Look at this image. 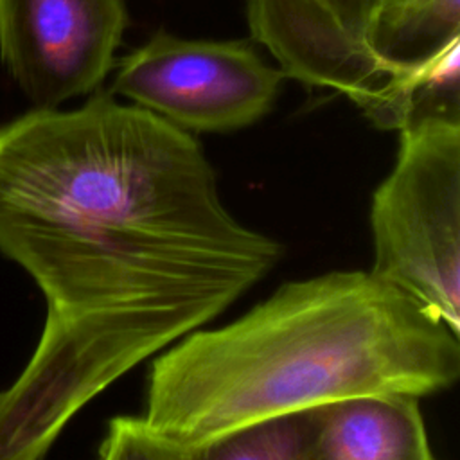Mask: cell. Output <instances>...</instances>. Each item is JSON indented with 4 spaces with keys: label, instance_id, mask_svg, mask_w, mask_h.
Here are the masks:
<instances>
[{
    "label": "cell",
    "instance_id": "obj_1",
    "mask_svg": "<svg viewBox=\"0 0 460 460\" xmlns=\"http://www.w3.org/2000/svg\"><path fill=\"white\" fill-rule=\"evenodd\" d=\"M0 252L47 300L45 358L169 347L279 262L239 223L192 133L97 93L0 126Z\"/></svg>",
    "mask_w": 460,
    "mask_h": 460
},
{
    "label": "cell",
    "instance_id": "obj_2",
    "mask_svg": "<svg viewBox=\"0 0 460 460\" xmlns=\"http://www.w3.org/2000/svg\"><path fill=\"white\" fill-rule=\"evenodd\" d=\"M458 376V334L370 271H331L180 338L151 365L140 419L189 449L352 397L429 395Z\"/></svg>",
    "mask_w": 460,
    "mask_h": 460
},
{
    "label": "cell",
    "instance_id": "obj_3",
    "mask_svg": "<svg viewBox=\"0 0 460 460\" xmlns=\"http://www.w3.org/2000/svg\"><path fill=\"white\" fill-rule=\"evenodd\" d=\"M376 279L460 336V120L399 131L390 174L370 203Z\"/></svg>",
    "mask_w": 460,
    "mask_h": 460
},
{
    "label": "cell",
    "instance_id": "obj_4",
    "mask_svg": "<svg viewBox=\"0 0 460 460\" xmlns=\"http://www.w3.org/2000/svg\"><path fill=\"white\" fill-rule=\"evenodd\" d=\"M284 74L244 40H187L164 31L120 59L111 95L189 133L248 128L273 106Z\"/></svg>",
    "mask_w": 460,
    "mask_h": 460
},
{
    "label": "cell",
    "instance_id": "obj_5",
    "mask_svg": "<svg viewBox=\"0 0 460 460\" xmlns=\"http://www.w3.org/2000/svg\"><path fill=\"white\" fill-rule=\"evenodd\" d=\"M379 0H246L253 41L284 77L349 97L379 129H397L401 79L370 47Z\"/></svg>",
    "mask_w": 460,
    "mask_h": 460
},
{
    "label": "cell",
    "instance_id": "obj_6",
    "mask_svg": "<svg viewBox=\"0 0 460 460\" xmlns=\"http://www.w3.org/2000/svg\"><path fill=\"white\" fill-rule=\"evenodd\" d=\"M126 25V0H0V58L36 108H58L104 83Z\"/></svg>",
    "mask_w": 460,
    "mask_h": 460
},
{
    "label": "cell",
    "instance_id": "obj_7",
    "mask_svg": "<svg viewBox=\"0 0 460 460\" xmlns=\"http://www.w3.org/2000/svg\"><path fill=\"white\" fill-rule=\"evenodd\" d=\"M298 460H435L419 397L363 395L307 413Z\"/></svg>",
    "mask_w": 460,
    "mask_h": 460
},
{
    "label": "cell",
    "instance_id": "obj_8",
    "mask_svg": "<svg viewBox=\"0 0 460 460\" xmlns=\"http://www.w3.org/2000/svg\"><path fill=\"white\" fill-rule=\"evenodd\" d=\"M460 41V0H411L379 13L370 47L390 70L417 66Z\"/></svg>",
    "mask_w": 460,
    "mask_h": 460
},
{
    "label": "cell",
    "instance_id": "obj_9",
    "mask_svg": "<svg viewBox=\"0 0 460 460\" xmlns=\"http://www.w3.org/2000/svg\"><path fill=\"white\" fill-rule=\"evenodd\" d=\"M307 411L239 428L189 449L181 460H298Z\"/></svg>",
    "mask_w": 460,
    "mask_h": 460
},
{
    "label": "cell",
    "instance_id": "obj_10",
    "mask_svg": "<svg viewBox=\"0 0 460 460\" xmlns=\"http://www.w3.org/2000/svg\"><path fill=\"white\" fill-rule=\"evenodd\" d=\"M97 460H181V449L156 437L140 417H115Z\"/></svg>",
    "mask_w": 460,
    "mask_h": 460
},
{
    "label": "cell",
    "instance_id": "obj_11",
    "mask_svg": "<svg viewBox=\"0 0 460 460\" xmlns=\"http://www.w3.org/2000/svg\"><path fill=\"white\" fill-rule=\"evenodd\" d=\"M411 0H379V13H385V11H392V9H397V7H402L404 4H408ZM377 13V14H379Z\"/></svg>",
    "mask_w": 460,
    "mask_h": 460
}]
</instances>
